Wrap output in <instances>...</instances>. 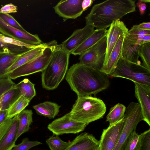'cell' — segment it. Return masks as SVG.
<instances>
[{
	"label": "cell",
	"instance_id": "6da1fadb",
	"mask_svg": "<svg viewBox=\"0 0 150 150\" xmlns=\"http://www.w3.org/2000/svg\"><path fill=\"white\" fill-rule=\"evenodd\" d=\"M65 79L71 90L77 96H96L108 87L109 79L98 69L79 62L68 70Z\"/></svg>",
	"mask_w": 150,
	"mask_h": 150
},
{
	"label": "cell",
	"instance_id": "7a4b0ae2",
	"mask_svg": "<svg viewBox=\"0 0 150 150\" xmlns=\"http://www.w3.org/2000/svg\"><path fill=\"white\" fill-rule=\"evenodd\" d=\"M135 1L108 0L94 5L85 17L86 24L106 29L114 21L136 11Z\"/></svg>",
	"mask_w": 150,
	"mask_h": 150
},
{
	"label": "cell",
	"instance_id": "3957f363",
	"mask_svg": "<svg viewBox=\"0 0 150 150\" xmlns=\"http://www.w3.org/2000/svg\"><path fill=\"white\" fill-rule=\"evenodd\" d=\"M70 54L57 44L52 57L41 74L43 88L51 90L56 88L62 81L68 71Z\"/></svg>",
	"mask_w": 150,
	"mask_h": 150
},
{
	"label": "cell",
	"instance_id": "277c9868",
	"mask_svg": "<svg viewBox=\"0 0 150 150\" xmlns=\"http://www.w3.org/2000/svg\"><path fill=\"white\" fill-rule=\"evenodd\" d=\"M106 107L100 99L91 96H78L69 113L71 119L87 125L102 118Z\"/></svg>",
	"mask_w": 150,
	"mask_h": 150
},
{
	"label": "cell",
	"instance_id": "5b68a950",
	"mask_svg": "<svg viewBox=\"0 0 150 150\" xmlns=\"http://www.w3.org/2000/svg\"><path fill=\"white\" fill-rule=\"evenodd\" d=\"M55 40L47 43L42 52L21 66L16 69L8 75L11 79L42 72L46 68L50 62L57 45Z\"/></svg>",
	"mask_w": 150,
	"mask_h": 150
},
{
	"label": "cell",
	"instance_id": "8992f818",
	"mask_svg": "<svg viewBox=\"0 0 150 150\" xmlns=\"http://www.w3.org/2000/svg\"><path fill=\"white\" fill-rule=\"evenodd\" d=\"M150 86V71L141 64L130 62L121 57L114 72L110 75Z\"/></svg>",
	"mask_w": 150,
	"mask_h": 150
},
{
	"label": "cell",
	"instance_id": "52a82bcc",
	"mask_svg": "<svg viewBox=\"0 0 150 150\" xmlns=\"http://www.w3.org/2000/svg\"><path fill=\"white\" fill-rule=\"evenodd\" d=\"M124 120L123 128L113 150H123L131 133L136 129L138 123L143 120L141 108L138 103H130L126 108Z\"/></svg>",
	"mask_w": 150,
	"mask_h": 150
},
{
	"label": "cell",
	"instance_id": "ba28073f",
	"mask_svg": "<svg viewBox=\"0 0 150 150\" xmlns=\"http://www.w3.org/2000/svg\"><path fill=\"white\" fill-rule=\"evenodd\" d=\"M150 34V30H143L133 25L125 35L124 39L121 57L132 62L141 64L139 60L141 46L139 42L144 35Z\"/></svg>",
	"mask_w": 150,
	"mask_h": 150
},
{
	"label": "cell",
	"instance_id": "9c48e42d",
	"mask_svg": "<svg viewBox=\"0 0 150 150\" xmlns=\"http://www.w3.org/2000/svg\"><path fill=\"white\" fill-rule=\"evenodd\" d=\"M106 35L86 51L80 55L79 63L100 71L105 59Z\"/></svg>",
	"mask_w": 150,
	"mask_h": 150
},
{
	"label": "cell",
	"instance_id": "30bf717a",
	"mask_svg": "<svg viewBox=\"0 0 150 150\" xmlns=\"http://www.w3.org/2000/svg\"><path fill=\"white\" fill-rule=\"evenodd\" d=\"M87 125L71 119L69 113L50 123L48 129L55 135L78 133L83 131Z\"/></svg>",
	"mask_w": 150,
	"mask_h": 150
},
{
	"label": "cell",
	"instance_id": "8fae6325",
	"mask_svg": "<svg viewBox=\"0 0 150 150\" xmlns=\"http://www.w3.org/2000/svg\"><path fill=\"white\" fill-rule=\"evenodd\" d=\"M0 33L30 45L37 46L42 43V40L37 35L32 34L27 31L20 30L9 25L0 18Z\"/></svg>",
	"mask_w": 150,
	"mask_h": 150
},
{
	"label": "cell",
	"instance_id": "7c38bea8",
	"mask_svg": "<svg viewBox=\"0 0 150 150\" xmlns=\"http://www.w3.org/2000/svg\"><path fill=\"white\" fill-rule=\"evenodd\" d=\"M83 0H61L53 8L64 21L75 19L81 16L84 11L82 3Z\"/></svg>",
	"mask_w": 150,
	"mask_h": 150
},
{
	"label": "cell",
	"instance_id": "4fadbf2b",
	"mask_svg": "<svg viewBox=\"0 0 150 150\" xmlns=\"http://www.w3.org/2000/svg\"><path fill=\"white\" fill-rule=\"evenodd\" d=\"M124 118L103 129L99 140V150H113L124 124Z\"/></svg>",
	"mask_w": 150,
	"mask_h": 150
},
{
	"label": "cell",
	"instance_id": "5bb4252c",
	"mask_svg": "<svg viewBox=\"0 0 150 150\" xmlns=\"http://www.w3.org/2000/svg\"><path fill=\"white\" fill-rule=\"evenodd\" d=\"M93 25L87 24L83 28L75 30L71 35L62 43L64 49L71 54L81 45L94 31Z\"/></svg>",
	"mask_w": 150,
	"mask_h": 150
},
{
	"label": "cell",
	"instance_id": "9a60e30c",
	"mask_svg": "<svg viewBox=\"0 0 150 150\" xmlns=\"http://www.w3.org/2000/svg\"><path fill=\"white\" fill-rule=\"evenodd\" d=\"M128 30L124 23L120 20L114 21L107 33V48L104 63L108 59L110 54L119 38Z\"/></svg>",
	"mask_w": 150,
	"mask_h": 150
},
{
	"label": "cell",
	"instance_id": "2e32d148",
	"mask_svg": "<svg viewBox=\"0 0 150 150\" xmlns=\"http://www.w3.org/2000/svg\"><path fill=\"white\" fill-rule=\"evenodd\" d=\"M134 83L135 96L141 109L145 121L150 126V86Z\"/></svg>",
	"mask_w": 150,
	"mask_h": 150
},
{
	"label": "cell",
	"instance_id": "e0dca14e",
	"mask_svg": "<svg viewBox=\"0 0 150 150\" xmlns=\"http://www.w3.org/2000/svg\"><path fill=\"white\" fill-rule=\"evenodd\" d=\"M100 141L93 135L83 132L77 136L64 150H96Z\"/></svg>",
	"mask_w": 150,
	"mask_h": 150
},
{
	"label": "cell",
	"instance_id": "ac0fdd59",
	"mask_svg": "<svg viewBox=\"0 0 150 150\" xmlns=\"http://www.w3.org/2000/svg\"><path fill=\"white\" fill-rule=\"evenodd\" d=\"M118 39L113 48L108 59L104 64L100 71L107 75H110L115 71L119 60L121 57L122 47L125 35Z\"/></svg>",
	"mask_w": 150,
	"mask_h": 150
},
{
	"label": "cell",
	"instance_id": "d6986e66",
	"mask_svg": "<svg viewBox=\"0 0 150 150\" xmlns=\"http://www.w3.org/2000/svg\"><path fill=\"white\" fill-rule=\"evenodd\" d=\"M47 45V43H42L23 53L11 66L6 70L4 76H7L16 69L40 55L42 52Z\"/></svg>",
	"mask_w": 150,
	"mask_h": 150
},
{
	"label": "cell",
	"instance_id": "ffe728a7",
	"mask_svg": "<svg viewBox=\"0 0 150 150\" xmlns=\"http://www.w3.org/2000/svg\"><path fill=\"white\" fill-rule=\"evenodd\" d=\"M18 125L17 115L13 118L11 126L0 141V150H11L15 146Z\"/></svg>",
	"mask_w": 150,
	"mask_h": 150
},
{
	"label": "cell",
	"instance_id": "44dd1931",
	"mask_svg": "<svg viewBox=\"0 0 150 150\" xmlns=\"http://www.w3.org/2000/svg\"><path fill=\"white\" fill-rule=\"evenodd\" d=\"M106 29L95 30L93 33L81 45L71 53L74 55H80L98 42L107 35Z\"/></svg>",
	"mask_w": 150,
	"mask_h": 150
},
{
	"label": "cell",
	"instance_id": "7402d4cb",
	"mask_svg": "<svg viewBox=\"0 0 150 150\" xmlns=\"http://www.w3.org/2000/svg\"><path fill=\"white\" fill-rule=\"evenodd\" d=\"M33 108L38 115L51 119L58 115L60 106L55 103L47 101L35 105Z\"/></svg>",
	"mask_w": 150,
	"mask_h": 150
},
{
	"label": "cell",
	"instance_id": "603a6c76",
	"mask_svg": "<svg viewBox=\"0 0 150 150\" xmlns=\"http://www.w3.org/2000/svg\"><path fill=\"white\" fill-rule=\"evenodd\" d=\"M33 112L31 110L24 109L17 116L19 125L16 139L23 134L28 132L33 122Z\"/></svg>",
	"mask_w": 150,
	"mask_h": 150
},
{
	"label": "cell",
	"instance_id": "cb8c5ba5",
	"mask_svg": "<svg viewBox=\"0 0 150 150\" xmlns=\"http://www.w3.org/2000/svg\"><path fill=\"white\" fill-rule=\"evenodd\" d=\"M20 96V90L16 85L13 88L0 96V108L7 110Z\"/></svg>",
	"mask_w": 150,
	"mask_h": 150
},
{
	"label": "cell",
	"instance_id": "d4e9b609",
	"mask_svg": "<svg viewBox=\"0 0 150 150\" xmlns=\"http://www.w3.org/2000/svg\"><path fill=\"white\" fill-rule=\"evenodd\" d=\"M30 101L23 96H20L7 110L6 119H11L25 109Z\"/></svg>",
	"mask_w": 150,
	"mask_h": 150
},
{
	"label": "cell",
	"instance_id": "484cf974",
	"mask_svg": "<svg viewBox=\"0 0 150 150\" xmlns=\"http://www.w3.org/2000/svg\"><path fill=\"white\" fill-rule=\"evenodd\" d=\"M126 107L123 104L118 103L111 108L106 116V121L112 125L124 118Z\"/></svg>",
	"mask_w": 150,
	"mask_h": 150
},
{
	"label": "cell",
	"instance_id": "4316f807",
	"mask_svg": "<svg viewBox=\"0 0 150 150\" xmlns=\"http://www.w3.org/2000/svg\"><path fill=\"white\" fill-rule=\"evenodd\" d=\"M23 53L18 54L0 52V78L5 77L4 74L6 70L11 66Z\"/></svg>",
	"mask_w": 150,
	"mask_h": 150
},
{
	"label": "cell",
	"instance_id": "83f0119b",
	"mask_svg": "<svg viewBox=\"0 0 150 150\" xmlns=\"http://www.w3.org/2000/svg\"><path fill=\"white\" fill-rule=\"evenodd\" d=\"M16 86L19 89L20 96H23L30 101L36 95L35 84L28 79H23Z\"/></svg>",
	"mask_w": 150,
	"mask_h": 150
},
{
	"label": "cell",
	"instance_id": "f1b7e54d",
	"mask_svg": "<svg viewBox=\"0 0 150 150\" xmlns=\"http://www.w3.org/2000/svg\"><path fill=\"white\" fill-rule=\"evenodd\" d=\"M134 130L130 134L123 150H140L143 133L138 134Z\"/></svg>",
	"mask_w": 150,
	"mask_h": 150
},
{
	"label": "cell",
	"instance_id": "f546056e",
	"mask_svg": "<svg viewBox=\"0 0 150 150\" xmlns=\"http://www.w3.org/2000/svg\"><path fill=\"white\" fill-rule=\"evenodd\" d=\"M45 142L50 150H64L70 144V142L63 141L57 135L50 137Z\"/></svg>",
	"mask_w": 150,
	"mask_h": 150
},
{
	"label": "cell",
	"instance_id": "4dcf8cb0",
	"mask_svg": "<svg viewBox=\"0 0 150 150\" xmlns=\"http://www.w3.org/2000/svg\"><path fill=\"white\" fill-rule=\"evenodd\" d=\"M139 54L142 62V65L150 71V42L141 46Z\"/></svg>",
	"mask_w": 150,
	"mask_h": 150
},
{
	"label": "cell",
	"instance_id": "1f68e13d",
	"mask_svg": "<svg viewBox=\"0 0 150 150\" xmlns=\"http://www.w3.org/2000/svg\"><path fill=\"white\" fill-rule=\"evenodd\" d=\"M28 48L21 47L0 42V52L21 54L26 52Z\"/></svg>",
	"mask_w": 150,
	"mask_h": 150
},
{
	"label": "cell",
	"instance_id": "d6a6232c",
	"mask_svg": "<svg viewBox=\"0 0 150 150\" xmlns=\"http://www.w3.org/2000/svg\"><path fill=\"white\" fill-rule=\"evenodd\" d=\"M42 143L38 141H31L27 138L23 139L19 144L16 145L11 150H29L30 149Z\"/></svg>",
	"mask_w": 150,
	"mask_h": 150
},
{
	"label": "cell",
	"instance_id": "836d02e7",
	"mask_svg": "<svg viewBox=\"0 0 150 150\" xmlns=\"http://www.w3.org/2000/svg\"><path fill=\"white\" fill-rule=\"evenodd\" d=\"M16 85L8 76L0 78V96L13 88Z\"/></svg>",
	"mask_w": 150,
	"mask_h": 150
},
{
	"label": "cell",
	"instance_id": "e575fe53",
	"mask_svg": "<svg viewBox=\"0 0 150 150\" xmlns=\"http://www.w3.org/2000/svg\"><path fill=\"white\" fill-rule=\"evenodd\" d=\"M0 18L9 25L22 31L25 30L11 15L0 12Z\"/></svg>",
	"mask_w": 150,
	"mask_h": 150
},
{
	"label": "cell",
	"instance_id": "d590c367",
	"mask_svg": "<svg viewBox=\"0 0 150 150\" xmlns=\"http://www.w3.org/2000/svg\"><path fill=\"white\" fill-rule=\"evenodd\" d=\"M143 133L140 150H150V129Z\"/></svg>",
	"mask_w": 150,
	"mask_h": 150
},
{
	"label": "cell",
	"instance_id": "8d00e7d4",
	"mask_svg": "<svg viewBox=\"0 0 150 150\" xmlns=\"http://www.w3.org/2000/svg\"><path fill=\"white\" fill-rule=\"evenodd\" d=\"M13 118L6 119L0 125V141L11 126Z\"/></svg>",
	"mask_w": 150,
	"mask_h": 150
},
{
	"label": "cell",
	"instance_id": "74e56055",
	"mask_svg": "<svg viewBox=\"0 0 150 150\" xmlns=\"http://www.w3.org/2000/svg\"><path fill=\"white\" fill-rule=\"evenodd\" d=\"M17 6L12 3L6 4L2 6L0 9V12L2 13L8 14L9 13H15L18 11Z\"/></svg>",
	"mask_w": 150,
	"mask_h": 150
},
{
	"label": "cell",
	"instance_id": "f35d334b",
	"mask_svg": "<svg viewBox=\"0 0 150 150\" xmlns=\"http://www.w3.org/2000/svg\"><path fill=\"white\" fill-rule=\"evenodd\" d=\"M136 6L138 7L140 14L141 15L144 14L146 8L147 6L146 4L142 2L141 0H139L136 4Z\"/></svg>",
	"mask_w": 150,
	"mask_h": 150
},
{
	"label": "cell",
	"instance_id": "ab89813d",
	"mask_svg": "<svg viewBox=\"0 0 150 150\" xmlns=\"http://www.w3.org/2000/svg\"><path fill=\"white\" fill-rule=\"evenodd\" d=\"M136 27L139 29L143 30H150V23L143 22L138 25Z\"/></svg>",
	"mask_w": 150,
	"mask_h": 150
},
{
	"label": "cell",
	"instance_id": "60d3db41",
	"mask_svg": "<svg viewBox=\"0 0 150 150\" xmlns=\"http://www.w3.org/2000/svg\"><path fill=\"white\" fill-rule=\"evenodd\" d=\"M94 1V0H83L82 6L83 11H85L90 7Z\"/></svg>",
	"mask_w": 150,
	"mask_h": 150
},
{
	"label": "cell",
	"instance_id": "b9f144b4",
	"mask_svg": "<svg viewBox=\"0 0 150 150\" xmlns=\"http://www.w3.org/2000/svg\"><path fill=\"white\" fill-rule=\"evenodd\" d=\"M149 42H150V34H147L144 35L140 41L139 44L141 46Z\"/></svg>",
	"mask_w": 150,
	"mask_h": 150
},
{
	"label": "cell",
	"instance_id": "7bdbcfd3",
	"mask_svg": "<svg viewBox=\"0 0 150 150\" xmlns=\"http://www.w3.org/2000/svg\"><path fill=\"white\" fill-rule=\"evenodd\" d=\"M7 110H1L0 113V125L6 119Z\"/></svg>",
	"mask_w": 150,
	"mask_h": 150
},
{
	"label": "cell",
	"instance_id": "ee69618b",
	"mask_svg": "<svg viewBox=\"0 0 150 150\" xmlns=\"http://www.w3.org/2000/svg\"><path fill=\"white\" fill-rule=\"evenodd\" d=\"M141 1L145 3H149L150 1L149 0H141Z\"/></svg>",
	"mask_w": 150,
	"mask_h": 150
},
{
	"label": "cell",
	"instance_id": "f6af8a7d",
	"mask_svg": "<svg viewBox=\"0 0 150 150\" xmlns=\"http://www.w3.org/2000/svg\"><path fill=\"white\" fill-rule=\"evenodd\" d=\"M96 150H99V147L97 148Z\"/></svg>",
	"mask_w": 150,
	"mask_h": 150
},
{
	"label": "cell",
	"instance_id": "bcb514c9",
	"mask_svg": "<svg viewBox=\"0 0 150 150\" xmlns=\"http://www.w3.org/2000/svg\"><path fill=\"white\" fill-rule=\"evenodd\" d=\"M1 108H0V112H1Z\"/></svg>",
	"mask_w": 150,
	"mask_h": 150
}]
</instances>
